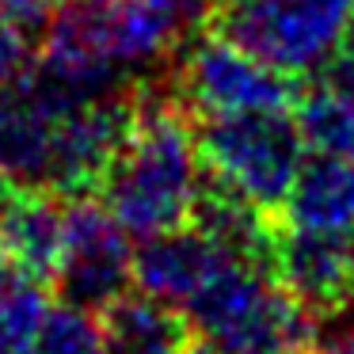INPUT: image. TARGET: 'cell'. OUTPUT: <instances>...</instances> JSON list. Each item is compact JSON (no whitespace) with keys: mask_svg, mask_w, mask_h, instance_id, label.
I'll return each instance as SVG.
<instances>
[{"mask_svg":"<svg viewBox=\"0 0 354 354\" xmlns=\"http://www.w3.org/2000/svg\"><path fill=\"white\" fill-rule=\"evenodd\" d=\"M194 115L179 100L171 69L133 80V133L100 187V202L130 236H156L191 221L198 187Z\"/></svg>","mask_w":354,"mask_h":354,"instance_id":"6da1fadb","label":"cell"},{"mask_svg":"<svg viewBox=\"0 0 354 354\" xmlns=\"http://www.w3.org/2000/svg\"><path fill=\"white\" fill-rule=\"evenodd\" d=\"M187 324L217 354H313L320 316L305 308L270 270L225 259L183 305Z\"/></svg>","mask_w":354,"mask_h":354,"instance_id":"7a4b0ae2","label":"cell"},{"mask_svg":"<svg viewBox=\"0 0 354 354\" xmlns=\"http://www.w3.org/2000/svg\"><path fill=\"white\" fill-rule=\"evenodd\" d=\"M194 141H198L202 168L274 217L282 214L293 179L308 156L293 107L198 115Z\"/></svg>","mask_w":354,"mask_h":354,"instance_id":"3957f363","label":"cell"},{"mask_svg":"<svg viewBox=\"0 0 354 354\" xmlns=\"http://www.w3.org/2000/svg\"><path fill=\"white\" fill-rule=\"evenodd\" d=\"M354 0H221L209 31L293 80H313L351 35Z\"/></svg>","mask_w":354,"mask_h":354,"instance_id":"277c9868","label":"cell"},{"mask_svg":"<svg viewBox=\"0 0 354 354\" xmlns=\"http://www.w3.org/2000/svg\"><path fill=\"white\" fill-rule=\"evenodd\" d=\"M179 100L194 118L198 115H240V111L293 107L305 80H293L270 65L255 62L221 35L202 31L179 50L171 65Z\"/></svg>","mask_w":354,"mask_h":354,"instance_id":"5b68a950","label":"cell"},{"mask_svg":"<svg viewBox=\"0 0 354 354\" xmlns=\"http://www.w3.org/2000/svg\"><path fill=\"white\" fill-rule=\"evenodd\" d=\"M57 297L73 308L100 316L133 286L130 232L115 221L103 202L73 198L65 206V244L54 282Z\"/></svg>","mask_w":354,"mask_h":354,"instance_id":"8992f818","label":"cell"},{"mask_svg":"<svg viewBox=\"0 0 354 354\" xmlns=\"http://www.w3.org/2000/svg\"><path fill=\"white\" fill-rule=\"evenodd\" d=\"M133 133V88L130 92L95 100L57 118L50 145L46 187L65 202L100 194L107 171L122 156Z\"/></svg>","mask_w":354,"mask_h":354,"instance_id":"52a82bcc","label":"cell"},{"mask_svg":"<svg viewBox=\"0 0 354 354\" xmlns=\"http://www.w3.org/2000/svg\"><path fill=\"white\" fill-rule=\"evenodd\" d=\"M274 278L316 316L354 308V240L282 225L274 244Z\"/></svg>","mask_w":354,"mask_h":354,"instance_id":"ba28073f","label":"cell"},{"mask_svg":"<svg viewBox=\"0 0 354 354\" xmlns=\"http://www.w3.org/2000/svg\"><path fill=\"white\" fill-rule=\"evenodd\" d=\"M65 206L50 187L8 183L0 194V259L31 282H54L65 244Z\"/></svg>","mask_w":354,"mask_h":354,"instance_id":"9c48e42d","label":"cell"},{"mask_svg":"<svg viewBox=\"0 0 354 354\" xmlns=\"http://www.w3.org/2000/svg\"><path fill=\"white\" fill-rule=\"evenodd\" d=\"M225 259L229 252H221L206 232H198L194 225H179L141 240V248L133 252V286L183 313V305L209 282V274Z\"/></svg>","mask_w":354,"mask_h":354,"instance_id":"30bf717a","label":"cell"},{"mask_svg":"<svg viewBox=\"0 0 354 354\" xmlns=\"http://www.w3.org/2000/svg\"><path fill=\"white\" fill-rule=\"evenodd\" d=\"M278 217L290 229L354 240V160L308 153Z\"/></svg>","mask_w":354,"mask_h":354,"instance_id":"8fae6325","label":"cell"},{"mask_svg":"<svg viewBox=\"0 0 354 354\" xmlns=\"http://www.w3.org/2000/svg\"><path fill=\"white\" fill-rule=\"evenodd\" d=\"M103 354H187L194 343V328L179 308L149 297L126 293L100 313Z\"/></svg>","mask_w":354,"mask_h":354,"instance_id":"7c38bea8","label":"cell"},{"mask_svg":"<svg viewBox=\"0 0 354 354\" xmlns=\"http://www.w3.org/2000/svg\"><path fill=\"white\" fill-rule=\"evenodd\" d=\"M54 126L57 118L42 111L19 84L0 92V171L8 183L46 187Z\"/></svg>","mask_w":354,"mask_h":354,"instance_id":"4fadbf2b","label":"cell"},{"mask_svg":"<svg viewBox=\"0 0 354 354\" xmlns=\"http://www.w3.org/2000/svg\"><path fill=\"white\" fill-rule=\"evenodd\" d=\"M293 115H297L308 153L354 160V100L351 95H339L331 88L316 84V80H305L297 103H293Z\"/></svg>","mask_w":354,"mask_h":354,"instance_id":"5bb4252c","label":"cell"},{"mask_svg":"<svg viewBox=\"0 0 354 354\" xmlns=\"http://www.w3.org/2000/svg\"><path fill=\"white\" fill-rule=\"evenodd\" d=\"M46 308V286L12 274L0 290V354H35Z\"/></svg>","mask_w":354,"mask_h":354,"instance_id":"9a60e30c","label":"cell"},{"mask_svg":"<svg viewBox=\"0 0 354 354\" xmlns=\"http://www.w3.org/2000/svg\"><path fill=\"white\" fill-rule=\"evenodd\" d=\"M35 354H103V328L92 313L73 305H50Z\"/></svg>","mask_w":354,"mask_h":354,"instance_id":"2e32d148","label":"cell"},{"mask_svg":"<svg viewBox=\"0 0 354 354\" xmlns=\"http://www.w3.org/2000/svg\"><path fill=\"white\" fill-rule=\"evenodd\" d=\"M39 62V35L19 27L16 19L0 16V92L24 84Z\"/></svg>","mask_w":354,"mask_h":354,"instance_id":"e0dca14e","label":"cell"},{"mask_svg":"<svg viewBox=\"0 0 354 354\" xmlns=\"http://www.w3.org/2000/svg\"><path fill=\"white\" fill-rule=\"evenodd\" d=\"M141 4L156 8L187 42H191V39H198L202 31H209V19H214L221 0H141Z\"/></svg>","mask_w":354,"mask_h":354,"instance_id":"ac0fdd59","label":"cell"},{"mask_svg":"<svg viewBox=\"0 0 354 354\" xmlns=\"http://www.w3.org/2000/svg\"><path fill=\"white\" fill-rule=\"evenodd\" d=\"M62 4H65V0H0V16L16 19L19 27H27L31 35H39V39H42L50 16H54Z\"/></svg>","mask_w":354,"mask_h":354,"instance_id":"d6986e66","label":"cell"},{"mask_svg":"<svg viewBox=\"0 0 354 354\" xmlns=\"http://www.w3.org/2000/svg\"><path fill=\"white\" fill-rule=\"evenodd\" d=\"M313 354H354V320L331 328L328 335H320Z\"/></svg>","mask_w":354,"mask_h":354,"instance_id":"ffe728a7","label":"cell"},{"mask_svg":"<svg viewBox=\"0 0 354 354\" xmlns=\"http://www.w3.org/2000/svg\"><path fill=\"white\" fill-rule=\"evenodd\" d=\"M187 354H217V351H214V346H209V343H202L198 335H194V343L187 346Z\"/></svg>","mask_w":354,"mask_h":354,"instance_id":"44dd1931","label":"cell"},{"mask_svg":"<svg viewBox=\"0 0 354 354\" xmlns=\"http://www.w3.org/2000/svg\"><path fill=\"white\" fill-rule=\"evenodd\" d=\"M4 187H8V176H4V171H0V194H4Z\"/></svg>","mask_w":354,"mask_h":354,"instance_id":"7402d4cb","label":"cell"},{"mask_svg":"<svg viewBox=\"0 0 354 354\" xmlns=\"http://www.w3.org/2000/svg\"><path fill=\"white\" fill-rule=\"evenodd\" d=\"M346 42H351V46H354V16H351V35H346Z\"/></svg>","mask_w":354,"mask_h":354,"instance_id":"603a6c76","label":"cell"}]
</instances>
